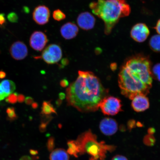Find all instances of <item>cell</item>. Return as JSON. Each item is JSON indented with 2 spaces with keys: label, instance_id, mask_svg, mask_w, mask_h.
Masks as SVG:
<instances>
[{
  "label": "cell",
  "instance_id": "6da1fadb",
  "mask_svg": "<svg viewBox=\"0 0 160 160\" xmlns=\"http://www.w3.org/2000/svg\"><path fill=\"white\" fill-rule=\"evenodd\" d=\"M66 92L68 105L82 113L97 111L108 93L92 72L82 71H78L77 79L70 84Z\"/></svg>",
  "mask_w": 160,
  "mask_h": 160
},
{
  "label": "cell",
  "instance_id": "7a4b0ae2",
  "mask_svg": "<svg viewBox=\"0 0 160 160\" xmlns=\"http://www.w3.org/2000/svg\"><path fill=\"white\" fill-rule=\"evenodd\" d=\"M151 67L148 57L141 54L126 60L119 74L122 94L131 100L137 95H148L152 83Z\"/></svg>",
  "mask_w": 160,
  "mask_h": 160
},
{
  "label": "cell",
  "instance_id": "3957f363",
  "mask_svg": "<svg viewBox=\"0 0 160 160\" xmlns=\"http://www.w3.org/2000/svg\"><path fill=\"white\" fill-rule=\"evenodd\" d=\"M89 7L104 22V32L107 35L111 33L121 18L127 17L131 12L126 0H98L90 3Z\"/></svg>",
  "mask_w": 160,
  "mask_h": 160
},
{
  "label": "cell",
  "instance_id": "277c9868",
  "mask_svg": "<svg viewBox=\"0 0 160 160\" xmlns=\"http://www.w3.org/2000/svg\"><path fill=\"white\" fill-rule=\"evenodd\" d=\"M80 155L87 153L91 158L89 160H105L108 151H112L115 148L113 146L105 144L104 142H99L97 136L91 130L81 134L77 140Z\"/></svg>",
  "mask_w": 160,
  "mask_h": 160
},
{
  "label": "cell",
  "instance_id": "5b68a950",
  "mask_svg": "<svg viewBox=\"0 0 160 160\" xmlns=\"http://www.w3.org/2000/svg\"><path fill=\"white\" fill-rule=\"evenodd\" d=\"M99 108L104 115L113 116L122 111L121 100L117 98L106 97L100 103Z\"/></svg>",
  "mask_w": 160,
  "mask_h": 160
},
{
  "label": "cell",
  "instance_id": "8992f818",
  "mask_svg": "<svg viewBox=\"0 0 160 160\" xmlns=\"http://www.w3.org/2000/svg\"><path fill=\"white\" fill-rule=\"evenodd\" d=\"M62 52L61 47L57 44L50 45L44 50L41 56L46 63L53 64L59 62L62 58Z\"/></svg>",
  "mask_w": 160,
  "mask_h": 160
},
{
  "label": "cell",
  "instance_id": "52a82bcc",
  "mask_svg": "<svg viewBox=\"0 0 160 160\" xmlns=\"http://www.w3.org/2000/svg\"><path fill=\"white\" fill-rule=\"evenodd\" d=\"M130 34L131 37L135 41L138 42H143L148 37L150 31L145 24L140 23L133 26Z\"/></svg>",
  "mask_w": 160,
  "mask_h": 160
},
{
  "label": "cell",
  "instance_id": "ba28073f",
  "mask_svg": "<svg viewBox=\"0 0 160 160\" xmlns=\"http://www.w3.org/2000/svg\"><path fill=\"white\" fill-rule=\"evenodd\" d=\"M47 36L43 32L36 31L32 34L30 38L29 43L32 48L36 51L43 50L48 42Z\"/></svg>",
  "mask_w": 160,
  "mask_h": 160
},
{
  "label": "cell",
  "instance_id": "9c48e42d",
  "mask_svg": "<svg viewBox=\"0 0 160 160\" xmlns=\"http://www.w3.org/2000/svg\"><path fill=\"white\" fill-rule=\"evenodd\" d=\"M33 19L37 24L43 25L48 22L50 17V11L48 8L41 5L36 7L33 11Z\"/></svg>",
  "mask_w": 160,
  "mask_h": 160
},
{
  "label": "cell",
  "instance_id": "30bf717a",
  "mask_svg": "<svg viewBox=\"0 0 160 160\" xmlns=\"http://www.w3.org/2000/svg\"><path fill=\"white\" fill-rule=\"evenodd\" d=\"M9 52L13 58L18 61L24 59L28 55L27 46L23 42L19 41L15 42L12 44Z\"/></svg>",
  "mask_w": 160,
  "mask_h": 160
},
{
  "label": "cell",
  "instance_id": "8fae6325",
  "mask_svg": "<svg viewBox=\"0 0 160 160\" xmlns=\"http://www.w3.org/2000/svg\"><path fill=\"white\" fill-rule=\"evenodd\" d=\"M78 25L81 29L85 31L92 29L94 27L96 19L94 16L88 12L80 14L77 19Z\"/></svg>",
  "mask_w": 160,
  "mask_h": 160
},
{
  "label": "cell",
  "instance_id": "7c38bea8",
  "mask_svg": "<svg viewBox=\"0 0 160 160\" xmlns=\"http://www.w3.org/2000/svg\"><path fill=\"white\" fill-rule=\"evenodd\" d=\"M99 128L103 134L108 136H112L118 131V125L115 119L106 118L100 122Z\"/></svg>",
  "mask_w": 160,
  "mask_h": 160
},
{
  "label": "cell",
  "instance_id": "4fadbf2b",
  "mask_svg": "<svg viewBox=\"0 0 160 160\" xmlns=\"http://www.w3.org/2000/svg\"><path fill=\"white\" fill-rule=\"evenodd\" d=\"M132 100V107L138 112L144 111L149 107V100L146 95H137L134 97Z\"/></svg>",
  "mask_w": 160,
  "mask_h": 160
},
{
  "label": "cell",
  "instance_id": "5bb4252c",
  "mask_svg": "<svg viewBox=\"0 0 160 160\" xmlns=\"http://www.w3.org/2000/svg\"><path fill=\"white\" fill-rule=\"evenodd\" d=\"M60 32L64 38L71 39L77 37L79 32V28L75 24L68 22L62 26L60 29Z\"/></svg>",
  "mask_w": 160,
  "mask_h": 160
},
{
  "label": "cell",
  "instance_id": "9a60e30c",
  "mask_svg": "<svg viewBox=\"0 0 160 160\" xmlns=\"http://www.w3.org/2000/svg\"><path fill=\"white\" fill-rule=\"evenodd\" d=\"M16 89L15 83L10 80H4L0 82V102L14 92Z\"/></svg>",
  "mask_w": 160,
  "mask_h": 160
},
{
  "label": "cell",
  "instance_id": "2e32d148",
  "mask_svg": "<svg viewBox=\"0 0 160 160\" xmlns=\"http://www.w3.org/2000/svg\"><path fill=\"white\" fill-rule=\"evenodd\" d=\"M49 158L50 160H69V157L65 150L59 148L51 152Z\"/></svg>",
  "mask_w": 160,
  "mask_h": 160
},
{
  "label": "cell",
  "instance_id": "e0dca14e",
  "mask_svg": "<svg viewBox=\"0 0 160 160\" xmlns=\"http://www.w3.org/2000/svg\"><path fill=\"white\" fill-rule=\"evenodd\" d=\"M67 145L68 146L67 153L76 158L78 157L80 151L79 146L77 141L71 140L68 142Z\"/></svg>",
  "mask_w": 160,
  "mask_h": 160
},
{
  "label": "cell",
  "instance_id": "ac0fdd59",
  "mask_svg": "<svg viewBox=\"0 0 160 160\" xmlns=\"http://www.w3.org/2000/svg\"><path fill=\"white\" fill-rule=\"evenodd\" d=\"M42 115H50L52 114L55 113L57 114L56 109L51 101H44L42 105L41 110Z\"/></svg>",
  "mask_w": 160,
  "mask_h": 160
},
{
  "label": "cell",
  "instance_id": "d6986e66",
  "mask_svg": "<svg viewBox=\"0 0 160 160\" xmlns=\"http://www.w3.org/2000/svg\"><path fill=\"white\" fill-rule=\"evenodd\" d=\"M149 46L153 51L160 52V35L153 36L149 40Z\"/></svg>",
  "mask_w": 160,
  "mask_h": 160
},
{
  "label": "cell",
  "instance_id": "ffe728a7",
  "mask_svg": "<svg viewBox=\"0 0 160 160\" xmlns=\"http://www.w3.org/2000/svg\"><path fill=\"white\" fill-rule=\"evenodd\" d=\"M51 115H42V121L39 126V130L42 132L45 131L48 124L52 118Z\"/></svg>",
  "mask_w": 160,
  "mask_h": 160
},
{
  "label": "cell",
  "instance_id": "44dd1931",
  "mask_svg": "<svg viewBox=\"0 0 160 160\" xmlns=\"http://www.w3.org/2000/svg\"><path fill=\"white\" fill-rule=\"evenodd\" d=\"M53 18L55 21H61L66 18V16L64 13L60 9L55 10L53 12Z\"/></svg>",
  "mask_w": 160,
  "mask_h": 160
},
{
  "label": "cell",
  "instance_id": "7402d4cb",
  "mask_svg": "<svg viewBox=\"0 0 160 160\" xmlns=\"http://www.w3.org/2000/svg\"><path fill=\"white\" fill-rule=\"evenodd\" d=\"M152 76L160 82V63L156 64L151 70Z\"/></svg>",
  "mask_w": 160,
  "mask_h": 160
},
{
  "label": "cell",
  "instance_id": "603a6c76",
  "mask_svg": "<svg viewBox=\"0 0 160 160\" xmlns=\"http://www.w3.org/2000/svg\"><path fill=\"white\" fill-rule=\"evenodd\" d=\"M6 112H7L8 118L9 121H14L17 118V116L16 113L14 108L13 107L8 108Z\"/></svg>",
  "mask_w": 160,
  "mask_h": 160
},
{
  "label": "cell",
  "instance_id": "cb8c5ba5",
  "mask_svg": "<svg viewBox=\"0 0 160 160\" xmlns=\"http://www.w3.org/2000/svg\"><path fill=\"white\" fill-rule=\"evenodd\" d=\"M18 94L13 92L11 94L5 99L6 102L10 104H15L18 102Z\"/></svg>",
  "mask_w": 160,
  "mask_h": 160
},
{
  "label": "cell",
  "instance_id": "d4e9b609",
  "mask_svg": "<svg viewBox=\"0 0 160 160\" xmlns=\"http://www.w3.org/2000/svg\"><path fill=\"white\" fill-rule=\"evenodd\" d=\"M47 147L48 150L49 152H52L55 147V139L53 137L49 138L48 140Z\"/></svg>",
  "mask_w": 160,
  "mask_h": 160
},
{
  "label": "cell",
  "instance_id": "484cf974",
  "mask_svg": "<svg viewBox=\"0 0 160 160\" xmlns=\"http://www.w3.org/2000/svg\"><path fill=\"white\" fill-rule=\"evenodd\" d=\"M154 138L151 136H146L144 139V142L146 145H152L154 143Z\"/></svg>",
  "mask_w": 160,
  "mask_h": 160
},
{
  "label": "cell",
  "instance_id": "4316f807",
  "mask_svg": "<svg viewBox=\"0 0 160 160\" xmlns=\"http://www.w3.org/2000/svg\"><path fill=\"white\" fill-rule=\"evenodd\" d=\"M8 19L12 22H16L18 21V17L15 13H11L8 16Z\"/></svg>",
  "mask_w": 160,
  "mask_h": 160
},
{
  "label": "cell",
  "instance_id": "83f0119b",
  "mask_svg": "<svg viewBox=\"0 0 160 160\" xmlns=\"http://www.w3.org/2000/svg\"><path fill=\"white\" fill-rule=\"evenodd\" d=\"M6 23L7 22L5 15L3 13H0V28L4 27Z\"/></svg>",
  "mask_w": 160,
  "mask_h": 160
},
{
  "label": "cell",
  "instance_id": "f1b7e54d",
  "mask_svg": "<svg viewBox=\"0 0 160 160\" xmlns=\"http://www.w3.org/2000/svg\"><path fill=\"white\" fill-rule=\"evenodd\" d=\"M111 160H128L124 156L121 155H117L114 157Z\"/></svg>",
  "mask_w": 160,
  "mask_h": 160
},
{
  "label": "cell",
  "instance_id": "f546056e",
  "mask_svg": "<svg viewBox=\"0 0 160 160\" xmlns=\"http://www.w3.org/2000/svg\"><path fill=\"white\" fill-rule=\"evenodd\" d=\"M60 84L62 87L65 88L69 85V82L67 80L63 79L60 82Z\"/></svg>",
  "mask_w": 160,
  "mask_h": 160
},
{
  "label": "cell",
  "instance_id": "4dcf8cb0",
  "mask_svg": "<svg viewBox=\"0 0 160 160\" xmlns=\"http://www.w3.org/2000/svg\"><path fill=\"white\" fill-rule=\"evenodd\" d=\"M25 101L26 104L27 105H31L33 103V99L32 98L28 97L26 98Z\"/></svg>",
  "mask_w": 160,
  "mask_h": 160
},
{
  "label": "cell",
  "instance_id": "1f68e13d",
  "mask_svg": "<svg viewBox=\"0 0 160 160\" xmlns=\"http://www.w3.org/2000/svg\"><path fill=\"white\" fill-rule=\"evenodd\" d=\"M25 97L24 95L22 94H18V101L19 103H22L25 100Z\"/></svg>",
  "mask_w": 160,
  "mask_h": 160
},
{
  "label": "cell",
  "instance_id": "d6a6232c",
  "mask_svg": "<svg viewBox=\"0 0 160 160\" xmlns=\"http://www.w3.org/2000/svg\"><path fill=\"white\" fill-rule=\"evenodd\" d=\"M154 29L160 35V19L157 22V24L154 27Z\"/></svg>",
  "mask_w": 160,
  "mask_h": 160
},
{
  "label": "cell",
  "instance_id": "836d02e7",
  "mask_svg": "<svg viewBox=\"0 0 160 160\" xmlns=\"http://www.w3.org/2000/svg\"><path fill=\"white\" fill-rule=\"evenodd\" d=\"M69 61L68 59L67 58L63 59L61 61L62 65L65 66L68 64Z\"/></svg>",
  "mask_w": 160,
  "mask_h": 160
},
{
  "label": "cell",
  "instance_id": "e575fe53",
  "mask_svg": "<svg viewBox=\"0 0 160 160\" xmlns=\"http://www.w3.org/2000/svg\"><path fill=\"white\" fill-rule=\"evenodd\" d=\"M20 160H33V159L29 156L25 155L22 157Z\"/></svg>",
  "mask_w": 160,
  "mask_h": 160
},
{
  "label": "cell",
  "instance_id": "d590c367",
  "mask_svg": "<svg viewBox=\"0 0 160 160\" xmlns=\"http://www.w3.org/2000/svg\"><path fill=\"white\" fill-rule=\"evenodd\" d=\"M30 153L33 156H35L38 154V152L37 150L31 149L30 151Z\"/></svg>",
  "mask_w": 160,
  "mask_h": 160
},
{
  "label": "cell",
  "instance_id": "8d00e7d4",
  "mask_svg": "<svg viewBox=\"0 0 160 160\" xmlns=\"http://www.w3.org/2000/svg\"><path fill=\"white\" fill-rule=\"evenodd\" d=\"M6 77V73L5 72L0 71V79H3Z\"/></svg>",
  "mask_w": 160,
  "mask_h": 160
},
{
  "label": "cell",
  "instance_id": "74e56055",
  "mask_svg": "<svg viewBox=\"0 0 160 160\" xmlns=\"http://www.w3.org/2000/svg\"><path fill=\"white\" fill-rule=\"evenodd\" d=\"M59 99L61 100L64 99L66 98V94L63 93H61L59 94Z\"/></svg>",
  "mask_w": 160,
  "mask_h": 160
},
{
  "label": "cell",
  "instance_id": "f35d334b",
  "mask_svg": "<svg viewBox=\"0 0 160 160\" xmlns=\"http://www.w3.org/2000/svg\"><path fill=\"white\" fill-rule=\"evenodd\" d=\"M38 104L36 102H33L32 104V107L33 109H35L37 108L38 107Z\"/></svg>",
  "mask_w": 160,
  "mask_h": 160
},
{
  "label": "cell",
  "instance_id": "ab89813d",
  "mask_svg": "<svg viewBox=\"0 0 160 160\" xmlns=\"http://www.w3.org/2000/svg\"><path fill=\"white\" fill-rule=\"evenodd\" d=\"M117 65H116V63H112V65H111V69L112 70H115L117 68Z\"/></svg>",
  "mask_w": 160,
  "mask_h": 160
},
{
  "label": "cell",
  "instance_id": "60d3db41",
  "mask_svg": "<svg viewBox=\"0 0 160 160\" xmlns=\"http://www.w3.org/2000/svg\"><path fill=\"white\" fill-rule=\"evenodd\" d=\"M62 101L61 99H58L57 101V104L58 106H60L61 104Z\"/></svg>",
  "mask_w": 160,
  "mask_h": 160
}]
</instances>
